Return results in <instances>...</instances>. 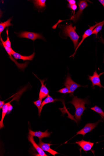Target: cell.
Masks as SVG:
<instances>
[{
	"instance_id": "obj_29",
	"label": "cell",
	"mask_w": 104,
	"mask_h": 156,
	"mask_svg": "<svg viewBox=\"0 0 104 156\" xmlns=\"http://www.w3.org/2000/svg\"><path fill=\"white\" fill-rule=\"evenodd\" d=\"M98 1L101 3L104 8V0H99Z\"/></svg>"
},
{
	"instance_id": "obj_19",
	"label": "cell",
	"mask_w": 104,
	"mask_h": 156,
	"mask_svg": "<svg viewBox=\"0 0 104 156\" xmlns=\"http://www.w3.org/2000/svg\"><path fill=\"white\" fill-rule=\"evenodd\" d=\"M46 0H35L33 2L35 7L38 9H41L46 7Z\"/></svg>"
},
{
	"instance_id": "obj_9",
	"label": "cell",
	"mask_w": 104,
	"mask_h": 156,
	"mask_svg": "<svg viewBox=\"0 0 104 156\" xmlns=\"http://www.w3.org/2000/svg\"><path fill=\"white\" fill-rule=\"evenodd\" d=\"M34 75L40 80L41 84V86L40 88V93H39V99H44L49 95V91L46 86V84H44L45 80L41 79H39L36 75Z\"/></svg>"
},
{
	"instance_id": "obj_8",
	"label": "cell",
	"mask_w": 104,
	"mask_h": 156,
	"mask_svg": "<svg viewBox=\"0 0 104 156\" xmlns=\"http://www.w3.org/2000/svg\"><path fill=\"white\" fill-rule=\"evenodd\" d=\"M100 23H96V24H95V25L92 26H89V28L87 29V30H86L85 32H84L83 35V36H82V39L81 40V41L79 43L77 47L76 48V49L75 50V51L74 53H73V54L72 55L71 57H72L73 56L74 57L75 54H76V52L78 48L82 44V43L83 42L84 40L87 38L88 37L90 36V35H92V34L93 31V30L96 28V26H97L98 24H99Z\"/></svg>"
},
{
	"instance_id": "obj_28",
	"label": "cell",
	"mask_w": 104,
	"mask_h": 156,
	"mask_svg": "<svg viewBox=\"0 0 104 156\" xmlns=\"http://www.w3.org/2000/svg\"><path fill=\"white\" fill-rule=\"evenodd\" d=\"M5 104V101H0V109H2L3 107Z\"/></svg>"
},
{
	"instance_id": "obj_27",
	"label": "cell",
	"mask_w": 104,
	"mask_h": 156,
	"mask_svg": "<svg viewBox=\"0 0 104 156\" xmlns=\"http://www.w3.org/2000/svg\"><path fill=\"white\" fill-rule=\"evenodd\" d=\"M67 1L68 2L69 4L70 5L76 4V2L75 0H67Z\"/></svg>"
},
{
	"instance_id": "obj_7",
	"label": "cell",
	"mask_w": 104,
	"mask_h": 156,
	"mask_svg": "<svg viewBox=\"0 0 104 156\" xmlns=\"http://www.w3.org/2000/svg\"><path fill=\"white\" fill-rule=\"evenodd\" d=\"M100 122V120H99L96 123H89L87 124L83 129L77 132L76 135L81 134L84 136L86 133L92 131L96 127Z\"/></svg>"
},
{
	"instance_id": "obj_16",
	"label": "cell",
	"mask_w": 104,
	"mask_h": 156,
	"mask_svg": "<svg viewBox=\"0 0 104 156\" xmlns=\"http://www.w3.org/2000/svg\"><path fill=\"white\" fill-rule=\"evenodd\" d=\"M8 102L4 104L2 108V113L1 119L0 121V128L1 129L4 127L3 123V121L6 115L8 113Z\"/></svg>"
},
{
	"instance_id": "obj_20",
	"label": "cell",
	"mask_w": 104,
	"mask_h": 156,
	"mask_svg": "<svg viewBox=\"0 0 104 156\" xmlns=\"http://www.w3.org/2000/svg\"><path fill=\"white\" fill-rule=\"evenodd\" d=\"M104 25V20L100 22V23L93 30L92 34H94L96 35V36L97 37L98 33L102 29L103 26Z\"/></svg>"
},
{
	"instance_id": "obj_3",
	"label": "cell",
	"mask_w": 104,
	"mask_h": 156,
	"mask_svg": "<svg viewBox=\"0 0 104 156\" xmlns=\"http://www.w3.org/2000/svg\"><path fill=\"white\" fill-rule=\"evenodd\" d=\"M64 85L69 89L70 91L69 93H70L71 96H73V93L78 88L84 87L73 81L71 78V75L69 74L67 75L66 79L64 82Z\"/></svg>"
},
{
	"instance_id": "obj_6",
	"label": "cell",
	"mask_w": 104,
	"mask_h": 156,
	"mask_svg": "<svg viewBox=\"0 0 104 156\" xmlns=\"http://www.w3.org/2000/svg\"><path fill=\"white\" fill-rule=\"evenodd\" d=\"M104 73V72L98 74L96 70L94 72V74L92 76L89 75L88 79L92 83V86L94 87L95 86H98L100 88H104L101 83L100 77L102 74Z\"/></svg>"
},
{
	"instance_id": "obj_1",
	"label": "cell",
	"mask_w": 104,
	"mask_h": 156,
	"mask_svg": "<svg viewBox=\"0 0 104 156\" xmlns=\"http://www.w3.org/2000/svg\"><path fill=\"white\" fill-rule=\"evenodd\" d=\"M69 102L75 107V118L77 122H79L81 119V116L83 115L84 111L86 109L85 104H89V101L86 99L79 98L77 97L73 96L72 98V101Z\"/></svg>"
},
{
	"instance_id": "obj_25",
	"label": "cell",
	"mask_w": 104,
	"mask_h": 156,
	"mask_svg": "<svg viewBox=\"0 0 104 156\" xmlns=\"http://www.w3.org/2000/svg\"><path fill=\"white\" fill-rule=\"evenodd\" d=\"M68 7L71 9L73 11H74V13H75V11L77 8V6L76 4H73V5H70V4H69L68 5Z\"/></svg>"
},
{
	"instance_id": "obj_23",
	"label": "cell",
	"mask_w": 104,
	"mask_h": 156,
	"mask_svg": "<svg viewBox=\"0 0 104 156\" xmlns=\"http://www.w3.org/2000/svg\"><path fill=\"white\" fill-rule=\"evenodd\" d=\"M6 33L7 35V39L5 42H4V43L8 47L11 48V43L10 40V38L8 36V29H6Z\"/></svg>"
},
{
	"instance_id": "obj_2",
	"label": "cell",
	"mask_w": 104,
	"mask_h": 156,
	"mask_svg": "<svg viewBox=\"0 0 104 156\" xmlns=\"http://www.w3.org/2000/svg\"><path fill=\"white\" fill-rule=\"evenodd\" d=\"M62 29L64 36L70 38L76 49L79 44L78 41L80 37L76 32L75 26H73L72 24L71 23L70 24L63 25Z\"/></svg>"
},
{
	"instance_id": "obj_13",
	"label": "cell",
	"mask_w": 104,
	"mask_h": 156,
	"mask_svg": "<svg viewBox=\"0 0 104 156\" xmlns=\"http://www.w3.org/2000/svg\"><path fill=\"white\" fill-rule=\"evenodd\" d=\"M76 143L84 151H87L92 150L94 143L84 141L83 140L76 142Z\"/></svg>"
},
{
	"instance_id": "obj_11",
	"label": "cell",
	"mask_w": 104,
	"mask_h": 156,
	"mask_svg": "<svg viewBox=\"0 0 104 156\" xmlns=\"http://www.w3.org/2000/svg\"><path fill=\"white\" fill-rule=\"evenodd\" d=\"M40 140V142L38 145L40 146L42 149L44 151H46L49 152L51 154L55 156V155L59 153L50 148V146L52 144L50 143H45L42 141V140Z\"/></svg>"
},
{
	"instance_id": "obj_22",
	"label": "cell",
	"mask_w": 104,
	"mask_h": 156,
	"mask_svg": "<svg viewBox=\"0 0 104 156\" xmlns=\"http://www.w3.org/2000/svg\"><path fill=\"white\" fill-rule=\"evenodd\" d=\"M42 99H40L37 100L33 102L34 104L35 105L38 109V112H40L42 104Z\"/></svg>"
},
{
	"instance_id": "obj_12",
	"label": "cell",
	"mask_w": 104,
	"mask_h": 156,
	"mask_svg": "<svg viewBox=\"0 0 104 156\" xmlns=\"http://www.w3.org/2000/svg\"><path fill=\"white\" fill-rule=\"evenodd\" d=\"M28 139L29 142L31 143L33 146L35 148L36 151L38 153V156H48L44 152L40 146L37 145L36 142L35 141L33 136L31 135H29L28 136Z\"/></svg>"
},
{
	"instance_id": "obj_4",
	"label": "cell",
	"mask_w": 104,
	"mask_h": 156,
	"mask_svg": "<svg viewBox=\"0 0 104 156\" xmlns=\"http://www.w3.org/2000/svg\"><path fill=\"white\" fill-rule=\"evenodd\" d=\"M79 7V10L76 14L71 16L70 20H72L73 22L76 23L79 19L81 15L83 13L85 9L89 6L87 2L85 1H80L78 3Z\"/></svg>"
},
{
	"instance_id": "obj_10",
	"label": "cell",
	"mask_w": 104,
	"mask_h": 156,
	"mask_svg": "<svg viewBox=\"0 0 104 156\" xmlns=\"http://www.w3.org/2000/svg\"><path fill=\"white\" fill-rule=\"evenodd\" d=\"M51 132H48V130L45 132H43L40 131L38 132H34L29 129V134L36 136L38 138L39 140H42L43 138L45 137H49L50 136Z\"/></svg>"
},
{
	"instance_id": "obj_14",
	"label": "cell",
	"mask_w": 104,
	"mask_h": 156,
	"mask_svg": "<svg viewBox=\"0 0 104 156\" xmlns=\"http://www.w3.org/2000/svg\"><path fill=\"white\" fill-rule=\"evenodd\" d=\"M35 55V53L33 52V54L29 56H24L19 54V53L14 51L12 53V55L13 56L15 59H21L23 61H31L33 60Z\"/></svg>"
},
{
	"instance_id": "obj_26",
	"label": "cell",
	"mask_w": 104,
	"mask_h": 156,
	"mask_svg": "<svg viewBox=\"0 0 104 156\" xmlns=\"http://www.w3.org/2000/svg\"><path fill=\"white\" fill-rule=\"evenodd\" d=\"M11 101H10L8 102V111L7 114L10 113L11 111L13 109V107L12 105L10 104V102Z\"/></svg>"
},
{
	"instance_id": "obj_30",
	"label": "cell",
	"mask_w": 104,
	"mask_h": 156,
	"mask_svg": "<svg viewBox=\"0 0 104 156\" xmlns=\"http://www.w3.org/2000/svg\"><path fill=\"white\" fill-rule=\"evenodd\" d=\"M101 42L104 44V40L103 38H101V39H100Z\"/></svg>"
},
{
	"instance_id": "obj_18",
	"label": "cell",
	"mask_w": 104,
	"mask_h": 156,
	"mask_svg": "<svg viewBox=\"0 0 104 156\" xmlns=\"http://www.w3.org/2000/svg\"><path fill=\"white\" fill-rule=\"evenodd\" d=\"M12 19L10 18L4 22H1L0 23V34H1L4 30L7 27L10 26H12V24L11 23Z\"/></svg>"
},
{
	"instance_id": "obj_15",
	"label": "cell",
	"mask_w": 104,
	"mask_h": 156,
	"mask_svg": "<svg viewBox=\"0 0 104 156\" xmlns=\"http://www.w3.org/2000/svg\"><path fill=\"white\" fill-rule=\"evenodd\" d=\"M8 54L10 58L13 61L15 62L17 67L19 69L24 70L28 66L29 62L28 61L26 62L25 63L22 64H20L18 63V62L15 59L13 58L12 55V53L8 52Z\"/></svg>"
},
{
	"instance_id": "obj_24",
	"label": "cell",
	"mask_w": 104,
	"mask_h": 156,
	"mask_svg": "<svg viewBox=\"0 0 104 156\" xmlns=\"http://www.w3.org/2000/svg\"><path fill=\"white\" fill-rule=\"evenodd\" d=\"M58 92L60 93H63V94L68 93H70L69 89L66 87L60 89V90L58 91Z\"/></svg>"
},
{
	"instance_id": "obj_17",
	"label": "cell",
	"mask_w": 104,
	"mask_h": 156,
	"mask_svg": "<svg viewBox=\"0 0 104 156\" xmlns=\"http://www.w3.org/2000/svg\"><path fill=\"white\" fill-rule=\"evenodd\" d=\"M55 101V100L51 96L49 95H48L46 98L44 100H43L42 102L40 111V112H38V115L39 116H40L41 111L43 106L46 104L51 103V102H54Z\"/></svg>"
},
{
	"instance_id": "obj_31",
	"label": "cell",
	"mask_w": 104,
	"mask_h": 156,
	"mask_svg": "<svg viewBox=\"0 0 104 156\" xmlns=\"http://www.w3.org/2000/svg\"></svg>"
},
{
	"instance_id": "obj_21",
	"label": "cell",
	"mask_w": 104,
	"mask_h": 156,
	"mask_svg": "<svg viewBox=\"0 0 104 156\" xmlns=\"http://www.w3.org/2000/svg\"><path fill=\"white\" fill-rule=\"evenodd\" d=\"M91 109L95 111V112L102 115V116L104 118V112L103 110L99 107L96 105L93 107L91 108Z\"/></svg>"
},
{
	"instance_id": "obj_5",
	"label": "cell",
	"mask_w": 104,
	"mask_h": 156,
	"mask_svg": "<svg viewBox=\"0 0 104 156\" xmlns=\"http://www.w3.org/2000/svg\"><path fill=\"white\" fill-rule=\"evenodd\" d=\"M18 37L20 38H28L34 41L37 39H41L44 40L45 39L42 35L40 34L32 32L24 31L19 33Z\"/></svg>"
}]
</instances>
